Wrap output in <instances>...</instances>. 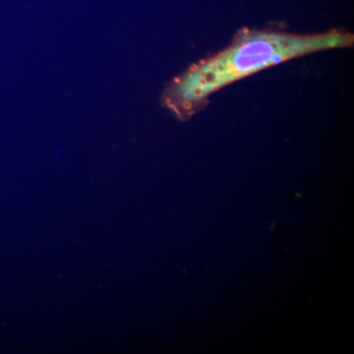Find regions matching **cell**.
I'll use <instances>...</instances> for the list:
<instances>
[{"instance_id":"obj_1","label":"cell","mask_w":354,"mask_h":354,"mask_svg":"<svg viewBox=\"0 0 354 354\" xmlns=\"http://www.w3.org/2000/svg\"><path fill=\"white\" fill-rule=\"evenodd\" d=\"M353 44V32L342 29L295 34L279 28H244L227 48L172 79L162 94V104L179 120L185 121L201 111L214 93L230 84L295 58Z\"/></svg>"}]
</instances>
